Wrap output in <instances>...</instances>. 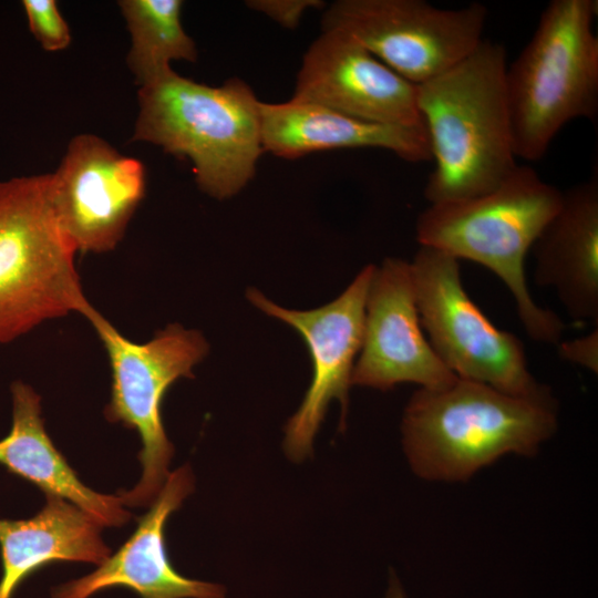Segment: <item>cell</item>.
I'll list each match as a JSON object with an SVG mask.
<instances>
[{"label":"cell","mask_w":598,"mask_h":598,"mask_svg":"<svg viewBox=\"0 0 598 598\" xmlns=\"http://www.w3.org/2000/svg\"><path fill=\"white\" fill-rule=\"evenodd\" d=\"M458 261L426 246L411 261L421 326L437 357L456 377L512 395L551 394L530 373L523 342L494 326L467 295Z\"/></svg>","instance_id":"obj_8"},{"label":"cell","mask_w":598,"mask_h":598,"mask_svg":"<svg viewBox=\"0 0 598 598\" xmlns=\"http://www.w3.org/2000/svg\"><path fill=\"white\" fill-rule=\"evenodd\" d=\"M374 269V265L365 266L337 299L308 311L286 309L257 289L247 290V298L255 307L295 328L310 351L312 381L300 408L286 426L283 446L291 460L301 461L311 452L313 437L331 400H339L342 416L346 415Z\"/></svg>","instance_id":"obj_11"},{"label":"cell","mask_w":598,"mask_h":598,"mask_svg":"<svg viewBox=\"0 0 598 598\" xmlns=\"http://www.w3.org/2000/svg\"><path fill=\"white\" fill-rule=\"evenodd\" d=\"M561 192L529 166L515 171L493 190L463 200L430 204L416 219L421 246L488 268L511 291L529 338L558 344L565 323L530 296L525 258L557 212Z\"/></svg>","instance_id":"obj_3"},{"label":"cell","mask_w":598,"mask_h":598,"mask_svg":"<svg viewBox=\"0 0 598 598\" xmlns=\"http://www.w3.org/2000/svg\"><path fill=\"white\" fill-rule=\"evenodd\" d=\"M535 281L557 292L575 321L598 320V174L561 192L533 245Z\"/></svg>","instance_id":"obj_15"},{"label":"cell","mask_w":598,"mask_h":598,"mask_svg":"<svg viewBox=\"0 0 598 598\" xmlns=\"http://www.w3.org/2000/svg\"><path fill=\"white\" fill-rule=\"evenodd\" d=\"M384 598H406L404 590L394 574L390 577L389 588Z\"/></svg>","instance_id":"obj_23"},{"label":"cell","mask_w":598,"mask_h":598,"mask_svg":"<svg viewBox=\"0 0 598 598\" xmlns=\"http://www.w3.org/2000/svg\"><path fill=\"white\" fill-rule=\"evenodd\" d=\"M12 423L0 440V464L12 474L39 487L45 495L64 498L102 526H122L131 514L120 495L97 493L81 482L48 435L41 412V396L22 382L11 384Z\"/></svg>","instance_id":"obj_17"},{"label":"cell","mask_w":598,"mask_h":598,"mask_svg":"<svg viewBox=\"0 0 598 598\" xmlns=\"http://www.w3.org/2000/svg\"><path fill=\"white\" fill-rule=\"evenodd\" d=\"M246 4L278 22L285 28H296L306 10L323 6L319 0H251Z\"/></svg>","instance_id":"obj_21"},{"label":"cell","mask_w":598,"mask_h":598,"mask_svg":"<svg viewBox=\"0 0 598 598\" xmlns=\"http://www.w3.org/2000/svg\"><path fill=\"white\" fill-rule=\"evenodd\" d=\"M506 68L505 48L482 40L460 63L416 85L417 107L435 163L424 187L430 204L486 194L518 166Z\"/></svg>","instance_id":"obj_1"},{"label":"cell","mask_w":598,"mask_h":598,"mask_svg":"<svg viewBox=\"0 0 598 598\" xmlns=\"http://www.w3.org/2000/svg\"><path fill=\"white\" fill-rule=\"evenodd\" d=\"M360 355L351 384L389 390L399 383L440 389L457 377L422 330L411 262L386 258L369 287Z\"/></svg>","instance_id":"obj_12"},{"label":"cell","mask_w":598,"mask_h":598,"mask_svg":"<svg viewBox=\"0 0 598 598\" xmlns=\"http://www.w3.org/2000/svg\"><path fill=\"white\" fill-rule=\"evenodd\" d=\"M133 141L187 157L204 193L226 199L255 176L264 153L260 102L234 78L209 86L171 69L140 85Z\"/></svg>","instance_id":"obj_4"},{"label":"cell","mask_w":598,"mask_h":598,"mask_svg":"<svg viewBox=\"0 0 598 598\" xmlns=\"http://www.w3.org/2000/svg\"><path fill=\"white\" fill-rule=\"evenodd\" d=\"M557 415L553 394L516 396L457 377L444 388L413 393L402 443L419 477L462 482L504 455H535L556 432Z\"/></svg>","instance_id":"obj_2"},{"label":"cell","mask_w":598,"mask_h":598,"mask_svg":"<svg viewBox=\"0 0 598 598\" xmlns=\"http://www.w3.org/2000/svg\"><path fill=\"white\" fill-rule=\"evenodd\" d=\"M292 100L368 122L424 126L416 85L338 29H323L308 49Z\"/></svg>","instance_id":"obj_13"},{"label":"cell","mask_w":598,"mask_h":598,"mask_svg":"<svg viewBox=\"0 0 598 598\" xmlns=\"http://www.w3.org/2000/svg\"><path fill=\"white\" fill-rule=\"evenodd\" d=\"M22 6L31 33L49 52L66 49L71 33L54 0H23Z\"/></svg>","instance_id":"obj_20"},{"label":"cell","mask_w":598,"mask_h":598,"mask_svg":"<svg viewBox=\"0 0 598 598\" xmlns=\"http://www.w3.org/2000/svg\"><path fill=\"white\" fill-rule=\"evenodd\" d=\"M558 354L561 359L576 363L597 373L598 371V331L597 327L589 334L574 340L559 342Z\"/></svg>","instance_id":"obj_22"},{"label":"cell","mask_w":598,"mask_h":598,"mask_svg":"<svg viewBox=\"0 0 598 598\" xmlns=\"http://www.w3.org/2000/svg\"><path fill=\"white\" fill-rule=\"evenodd\" d=\"M52 204L78 252L104 254L122 240L145 196L146 173L138 159L93 134L74 136L50 173Z\"/></svg>","instance_id":"obj_10"},{"label":"cell","mask_w":598,"mask_h":598,"mask_svg":"<svg viewBox=\"0 0 598 598\" xmlns=\"http://www.w3.org/2000/svg\"><path fill=\"white\" fill-rule=\"evenodd\" d=\"M260 118L264 152L282 158L337 148L377 147L412 163L432 159L425 126L368 122L292 99L260 102Z\"/></svg>","instance_id":"obj_16"},{"label":"cell","mask_w":598,"mask_h":598,"mask_svg":"<svg viewBox=\"0 0 598 598\" xmlns=\"http://www.w3.org/2000/svg\"><path fill=\"white\" fill-rule=\"evenodd\" d=\"M190 468L169 473L131 537L91 574L55 587L51 598H89L101 590L124 587L141 598H225L221 585L187 578L169 561L165 525L193 492Z\"/></svg>","instance_id":"obj_14"},{"label":"cell","mask_w":598,"mask_h":598,"mask_svg":"<svg viewBox=\"0 0 598 598\" xmlns=\"http://www.w3.org/2000/svg\"><path fill=\"white\" fill-rule=\"evenodd\" d=\"M45 496L44 506L31 518H0V598H12L29 576L53 561L99 566L110 556L97 520L64 498Z\"/></svg>","instance_id":"obj_18"},{"label":"cell","mask_w":598,"mask_h":598,"mask_svg":"<svg viewBox=\"0 0 598 598\" xmlns=\"http://www.w3.org/2000/svg\"><path fill=\"white\" fill-rule=\"evenodd\" d=\"M84 318L99 336L111 368V399L104 415L111 423L135 430L142 442V476L120 495L123 505H151L165 484L174 446L162 421L163 399L182 378H194L193 368L208 353L204 336L171 323L143 343L125 338L92 307Z\"/></svg>","instance_id":"obj_7"},{"label":"cell","mask_w":598,"mask_h":598,"mask_svg":"<svg viewBox=\"0 0 598 598\" xmlns=\"http://www.w3.org/2000/svg\"><path fill=\"white\" fill-rule=\"evenodd\" d=\"M596 0H551L528 43L506 68L516 157L537 161L571 120L598 114Z\"/></svg>","instance_id":"obj_5"},{"label":"cell","mask_w":598,"mask_h":598,"mask_svg":"<svg viewBox=\"0 0 598 598\" xmlns=\"http://www.w3.org/2000/svg\"><path fill=\"white\" fill-rule=\"evenodd\" d=\"M117 4L132 40L127 65L138 85L171 69V61H196V45L181 20L183 1L121 0Z\"/></svg>","instance_id":"obj_19"},{"label":"cell","mask_w":598,"mask_h":598,"mask_svg":"<svg viewBox=\"0 0 598 598\" xmlns=\"http://www.w3.org/2000/svg\"><path fill=\"white\" fill-rule=\"evenodd\" d=\"M487 8L440 9L422 0H339L323 29L352 35L399 75L419 85L450 70L482 42Z\"/></svg>","instance_id":"obj_9"},{"label":"cell","mask_w":598,"mask_h":598,"mask_svg":"<svg viewBox=\"0 0 598 598\" xmlns=\"http://www.w3.org/2000/svg\"><path fill=\"white\" fill-rule=\"evenodd\" d=\"M55 214L50 173L0 182V344L93 307Z\"/></svg>","instance_id":"obj_6"}]
</instances>
